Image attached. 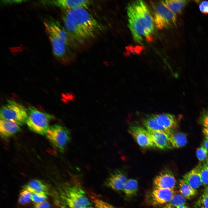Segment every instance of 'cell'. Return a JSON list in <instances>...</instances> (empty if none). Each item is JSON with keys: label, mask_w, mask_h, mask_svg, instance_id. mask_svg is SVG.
Masks as SVG:
<instances>
[{"label": "cell", "mask_w": 208, "mask_h": 208, "mask_svg": "<svg viewBox=\"0 0 208 208\" xmlns=\"http://www.w3.org/2000/svg\"><path fill=\"white\" fill-rule=\"evenodd\" d=\"M196 154L197 158L200 161H203L207 159L208 152L202 145L197 149Z\"/></svg>", "instance_id": "obj_30"}, {"label": "cell", "mask_w": 208, "mask_h": 208, "mask_svg": "<svg viewBox=\"0 0 208 208\" xmlns=\"http://www.w3.org/2000/svg\"><path fill=\"white\" fill-rule=\"evenodd\" d=\"M138 189L137 181L130 179L127 180L124 184L122 191L127 196H131L136 194Z\"/></svg>", "instance_id": "obj_25"}, {"label": "cell", "mask_w": 208, "mask_h": 208, "mask_svg": "<svg viewBox=\"0 0 208 208\" xmlns=\"http://www.w3.org/2000/svg\"><path fill=\"white\" fill-rule=\"evenodd\" d=\"M28 116L26 123L32 131L42 135H45L51 120L54 116L38 110L34 107L27 109Z\"/></svg>", "instance_id": "obj_4"}, {"label": "cell", "mask_w": 208, "mask_h": 208, "mask_svg": "<svg viewBox=\"0 0 208 208\" xmlns=\"http://www.w3.org/2000/svg\"><path fill=\"white\" fill-rule=\"evenodd\" d=\"M28 116L27 109L21 104L12 100H8L7 103L1 108V119L11 121L19 126L26 123Z\"/></svg>", "instance_id": "obj_5"}, {"label": "cell", "mask_w": 208, "mask_h": 208, "mask_svg": "<svg viewBox=\"0 0 208 208\" xmlns=\"http://www.w3.org/2000/svg\"><path fill=\"white\" fill-rule=\"evenodd\" d=\"M47 3L68 10L77 8H86L91 3L87 0H57L47 1Z\"/></svg>", "instance_id": "obj_13"}, {"label": "cell", "mask_w": 208, "mask_h": 208, "mask_svg": "<svg viewBox=\"0 0 208 208\" xmlns=\"http://www.w3.org/2000/svg\"><path fill=\"white\" fill-rule=\"evenodd\" d=\"M203 122V132L205 136L208 137V116L205 118Z\"/></svg>", "instance_id": "obj_35"}, {"label": "cell", "mask_w": 208, "mask_h": 208, "mask_svg": "<svg viewBox=\"0 0 208 208\" xmlns=\"http://www.w3.org/2000/svg\"><path fill=\"white\" fill-rule=\"evenodd\" d=\"M18 202L19 204L22 205H25L27 204L25 200L20 195L19 196L18 198Z\"/></svg>", "instance_id": "obj_38"}, {"label": "cell", "mask_w": 208, "mask_h": 208, "mask_svg": "<svg viewBox=\"0 0 208 208\" xmlns=\"http://www.w3.org/2000/svg\"><path fill=\"white\" fill-rule=\"evenodd\" d=\"M168 135L169 141L173 148L181 147L187 144L186 137L182 132L174 131L170 132Z\"/></svg>", "instance_id": "obj_20"}, {"label": "cell", "mask_w": 208, "mask_h": 208, "mask_svg": "<svg viewBox=\"0 0 208 208\" xmlns=\"http://www.w3.org/2000/svg\"><path fill=\"white\" fill-rule=\"evenodd\" d=\"M186 202L185 198L179 193L175 192L173 197L168 204L173 208L181 205H184Z\"/></svg>", "instance_id": "obj_26"}, {"label": "cell", "mask_w": 208, "mask_h": 208, "mask_svg": "<svg viewBox=\"0 0 208 208\" xmlns=\"http://www.w3.org/2000/svg\"><path fill=\"white\" fill-rule=\"evenodd\" d=\"M25 1L22 0H3L2 1V3L4 4H11L18 3H21Z\"/></svg>", "instance_id": "obj_36"}, {"label": "cell", "mask_w": 208, "mask_h": 208, "mask_svg": "<svg viewBox=\"0 0 208 208\" xmlns=\"http://www.w3.org/2000/svg\"><path fill=\"white\" fill-rule=\"evenodd\" d=\"M91 200L94 208H117L94 196H91Z\"/></svg>", "instance_id": "obj_27"}, {"label": "cell", "mask_w": 208, "mask_h": 208, "mask_svg": "<svg viewBox=\"0 0 208 208\" xmlns=\"http://www.w3.org/2000/svg\"><path fill=\"white\" fill-rule=\"evenodd\" d=\"M65 11L90 38L94 37L102 28L99 23L85 8H77Z\"/></svg>", "instance_id": "obj_3"}, {"label": "cell", "mask_w": 208, "mask_h": 208, "mask_svg": "<svg viewBox=\"0 0 208 208\" xmlns=\"http://www.w3.org/2000/svg\"><path fill=\"white\" fill-rule=\"evenodd\" d=\"M164 208H173L168 204H167Z\"/></svg>", "instance_id": "obj_40"}, {"label": "cell", "mask_w": 208, "mask_h": 208, "mask_svg": "<svg viewBox=\"0 0 208 208\" xmlns=\"http://www.w3.org/2000/svg\"><path fill=\"white\" fill-rule=\"evenodd\" d=\"M206 163L208 165V158L206 159Z\"/></svg>", "instance_id": "obj_41"}, {"label": "cell", "mask_w": 208, "mask_h": 208, "mask_svg": "<svg viewBox=\"0 0 208 208\" xmlns=\"http://www.w3.org/2000/svg\"><path fill=\"white\" fill-rule=\"evenodd\" d=\"M62 19L65 28L76 41L81 42L90 38L66 11L63 16Z\"/></svg>", "instance_id": "obj_11"}, {"label": "cell", "mask_w": 208, "mask_h": 208, "mask_svg": "<svg viewBox=\"0 0 208 208\" xmlns=\"http://www.w3.org/2000/svg\"><path fill=\"white\" fill-rule=\"evenodd\" d=\"M175 208H189L188 207H187V206L185 205H179Z\"/></svg>", "instance_id": "obj_39"}, {"label": "cell", "mask_w": 208, "mask_h": 208, "mask_svg": "<svg viewBox=\"0 0 208 208\" xmlns=\"http://www.w3.org/2000/svg\"><path fill=\"white\" fill-rule=\"evenodd\" d=\"M127 180L124 174L120 171H117L111 174L107 179L106 184L115 190L122 191L124 184Z\"/></svg>", "instance_id": "obj_17"}, {"label": "cell", "mask_w": 208, "mask_h": 208, "mask_svg": "<svg viewBox=\"0 0 208 208\" xmlns=\"http://www.w3.org/2000/svg\"><path fill=\"white\" fill-rule=\"evenodd\" d=\"M31 193L29 191L23 189L21 192L20 195L25 200L27 204L29 203L31 201Z\"/></svg>", "instance_id": "obj_32"}, {"label": "cell", "mask_w": 208, "mask_h": 208, "mask_svg": "<svg viewBox=\"0 0 208 208\" xmlns=\"http://www.w3.org/2000/svg\"><path fill=\"white\" fill-rule=\"evenodd\" d=\"M50 205L46 201L37 203L34 205V208H49Z\"/></svg>", "instance_id": "obj_34"}, {"label": "cell", "mask_w": 208, "mask_h": 208, "mask_svg": "<svg viewBox=\"0 0 208 208\" xmlns=\"http://www.w3.org/2000/svg\"><path fill=\"white\" fill-rule=\"evenodd\" d=\"M164 2L174 13L180 14L187 3V1L183 0H165Z\"/></svg>", "instance_id": "obj_24"}, {"label": "cell", "mask_w": 208, "mask_h": 208, "mask_svg": "<svg viewBox=\"0 0 208 208\" xmlns=\"http://www.w3.org/2000/svg\"><path fill=\"white\" fill-rule=\"evenodd\" d=\"M199 8L202 14H208V1H204L201 2L199 5Z\"/></svg>", "instance_id": "obj_33"}, {"label": "cell", "mask_w": 208, "mask_h": 208, "mask_svg": "<svg viewBox=\"0 0 208 208\" xmlns=\"http://www.w3.org/2000/svg\"><path fill=\"white\" fill-rule=\"evenodd\" d=\"M175 191L174 189L155 188L151 193L153 202L156 205H163L169 202Z\"/></svg>", "instance_id": "obj_14"}, {"label": "cell", "mask_w": 208, "mask_h": 208, "mask_svg": "<svg viewBox=\"0 0 208 208\" xmlns=\"http://www.w3.org/2000/svg\"><path fill=\"white\" fill-rule=\"evenodd\" d=\"M153 17L155 25L158 29L168 28L176 24V14L169 8L163 1L157 2L154 6Z\"/></svg>", "instance_id": "obj_7"}, {"label": "cell", "mask_w": 208, "mask_h": 208, "mask_svg": "<svg viewBox=\"0 0 208 208\" xmlns=\"http://www.w3.org/2000/svg\"><path fill=\"white\" fill-rule=\"evenodd\" d=\"M143 123L147 131H161L167 133L166 130L158 124L155 114L146 116L144 119Z\"/></svg>", "instance_id": "obj_22"}, {"label": "cell", "mask_w": 208, "mask_h": 208, "mask_svg": "<svg viewBox=\"0 0 208 208\" xmlns=\"http://www.w3.org/2000/svg\"><path fill=\"white\" fill-rule=\"evenodd\" d=\"M44 24L49 27L69 47L75 46L76 40L58 21L50 18L46 19Z\"/></svg>", "instance_id": "obj_10"}, {"label": "cell", "mask_w": 208, "mask_h": 208, "mask_svg": "<svg viewBox=\"0 0 208 208\" xmlns=\"http://www.w3.org/2000/svg\"><path fill=\"white\" fill-rule=\"evenodd\" d=\"M198 167L203 184L206 186H208V165L206 163Z\"/></svg>", "instance_id": "obj_28"}, {"label": "cell", "mask_w": 208, "mask_h": 208, "mask_svg": "<svg viewBox=\"0 0 208 208\" xmlns=\"http://www.w3.org/2000/svg\"><path fill=\"white\" fill-rule=\"evenodd\" d=\"M128 26L134 40L141 43L153 31L155 24L153 16L143 1L129 3L127 8Z\"/></svg>", "instance_id": "obj_1"}, {"label": "cell", "mask_w": 208, "mask_h": 208, "mask_svg": "<svg viewBox=\"0 0 208 208\" xmlns=\"http://www.w3.org/2000/svg\"><path fill=\"white\" fill-rule=\"evenodd\" d=\"M129 132L141 147L145 148L156 147L148 131L141 126L132 125L129 127Z\"/></svg>", "instance_id": "obj_9"}, {"label": "cell", "mask_w": 208, "mask_h": 208, "mask_svg": "<svg viewBox=\"0 0 208 208\" xmlns=\"http://www.w3.org/2000/svg\"><path fill=\"white\" fill-rule=\"evenodd\" d=\"M182 179L195 189L198 188L203 184L198 166L185 174Z\"/></svg>", "instance_id": "obj_19"}, {"label": "cell", "mask_w": 208, "mask_h": 208, "mask_svg": "<svg viewBox=\"0 0 208 208\" xmlns=\"http://www.w3.org/2000/svg\"><path fill=\"white\" fill-rule=\"evenodd\" d=\"M148 131L156 147L161 149H169L173 148L166 133L161 131Z\"/></svg>", "instance_id": "obj_16"}, {"label": "cell", "mask_w": 208, "mask_h": 208, "mask_svg": "<svg viewBox=\"0 0 208 208\" xmlns=\"http://www.w3.org/2000/svg\"><path fill=\"white\" fill-rule=\"evenodd\" d=\"M155 116L159 125L166 130L167 134L174 131L177 127V121L173 115L164 113L155 114Z\"/></svg>", "instance_id": "obj_15"}, {"label": "cell", "mask_w": 208, "mask_h": 208, "mask_svg": "<svg viewBox=\"0 0 208 208\" xmlns=\"http://www.w3.org/2000/svg\"><path fill=\"white\" fill-rule=\"evenodd\" d=\"M23 189L28 190L31 193L41 192L47 193V187L41 181L37 179H33L23 187Z\"/></svg>", "instance_id": "obj_21"}, {"label": "cell", "mask_w": 208, "mask_h": 208, "mask_svg": "<svg viewBox=\"0 0 208 208\" xmlns=\"http://www.w3.org/2000/svg\"><path fill=\"white\" fill-rule=\"evenodd\" d=\"M44 26L51 42L54 55L62 63L69 64L73 61V58L68 53L69 47L49 27L45 25Z\"/></svg>", "instance_id": "obj_8"}, {"label": "cell", "mask_w": 208, "mask_h": 208, "mask_svg": "<svg viewBox=\"0 0 208 208\" xmlns=\"http://www.w3.org/2000/svg\"><path fill=\"white\" fill-rule=\"evenodd\" d=\"M179 192L185 198L190 199L195 196L197 190L185 183L182 179L180 181L179 184Z\"/></svg>", "instance_id": "obj_23"}, {"label": "cell", "mask_w": 208, "mask_h": 208, "mask_svg": "<svg viewBox=\"0 0 208 208\" xmlns=\"http://www.w3.org/2000/svg\"><path fill=\"white\" fill-rule=\"evenodd\" d=\"M45 135L56 150L64 152L71 139L70 132L66 127L55 124L49 127Z\"/></svg>", "instance_id": "obj_6"}, {"label": "cell", "mask_w": 208, "mask_h": 208, "mask_svg": "<svg viewBox=\"0 0 208 208\" xmlns=\"http://www.w3.org/2000/svg\"><path fill=\"white\" fill-rule=\"evenodd\" d=\"M59 200L62 208H94L84 190L75 183L66 185L61 189Z\"/></svg>", "instance_id": "obj_2"}, {"label": "cell", "mask_w": 208, "mask_h": 208, "mask_svg": "<svg viewBox=\"0 0 208 208\" xmlns=\"http://www.w3.org/2000/svg\"><path fill=\"white\" fill-rule=\"evenodd\" d=\"M176 180L173 174L169 170L161 171L155 177L153 183L155 188L174 189Z\"/></svg>", "instance_id": "obj_12"}, {"label": "cell", "mask_w": 208, "mask_h": 208, "mask_svg": "<svg viewBox=\"0 0 208 208\" xmlns=\"http://www.w3.org/2000/svg\"><path fill=\"white\" fill-rule=\"evenodd\" d=\"M47 193L45 192H36L31 193V200L36 203H40L45 200L47 198Z\"/></svg>", "instance_id": "obj_29"}, {"label": "cell", "mask_w": 208, "mask_h": 208, "mask_svg": "<svg viewBox=\"0 0 208 208\" xmlns=\"http://www.w3.org/2000/svg\"><path fill=\"white\" fill-rule=\"evenodd\" d=\"M201 203L203 208H208V186L205 189L201 198Z\"/></svg>", "instance_id": "obj_31"}, {"label": "cell", "mask_w": 208, "mask_h": 208, "mask_svg": "<svg viewBox=\"0 0 208 208\" xmlns=\"http://www.w3.org/2000/svg\"><path fill=\"white\" fill-rule=\"evenodd\" d=\"M205 136L203 144L202 145L206 149L208 152V137Z\"/></svg>", "instance_id": "obj_37"}, {"label": "cell", "mask_w": 208, "mask_h": 208, "mask_svg": "<svg viewBox=\"0 0 208 208\" xmlns=\"http://www.w3.org/2000/svg\"><path fill=\"white\" fill-rule=\"evenodd\" d=\"M19 126L11 121L1 119L0 133L1 137L2 138H6L16 134L21 130Z\"/></svg>", "instance_id": "obj_18"}]
</instances>
